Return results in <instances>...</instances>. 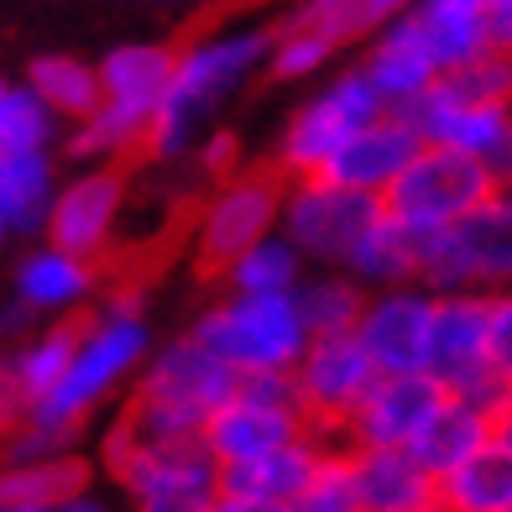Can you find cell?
Returning <instances> with one entry per match:
<instances>
[{
  "mask_svg": "<svg viewBox=\"0 0 512 512\" xmlns=\"http://www.w3.org/2000/svg\"><path fill=\"white\" fill-rule=\"evenodd\" d=\"M0 512H6V507H0Z\"/></svg>",
  "mask_w": 512,
  "mask_h": 512,
  "instance_id": "cell-49",
  "label": "cell"
},
{
  "mask_svg": "<svg viewBox=\"0 0 512 512\" xmlns=\"http://www.w3.org/2000/svg\"><path fill=\"white\" fill-rule=\"evenodd\" d=\"M27 84L63 115V121H84V115H95V105L105 100L100 63H84L74 53H42L27 68Z\"/></svg>",
  "mask_w": 512,
  "mask_h": 512,
  "instance_id": "cell-31",
  "label": "cell"
},
{
  "mask_svg": "<svg viewBox=\"0 0 512 512\" xmlns=\"http://www.w3.org/2000/svg\"><path fill=\"white\" fill-rule=\"evenodd\" d=\"M335 42L324 37V32H314V27H304V21H277V37H272V58H267V74L272 79H283V84H298V79H314V74H324V68L335 63Z\"/></svg>",
  "mask_w": 512,
  "mask_h": 512,
  "instance_id": "cell-34",
  "label": "cell"
},
{
  "mask_svg": "<svg viewBox=\"0 0 512 512\" xmlns=\"http://www.w3.org/2000/svg\"><path fill=\"white\" fill-rule=\"evenodd\" d=\"M0 95H6V79H0Z\"/></svg>",
  "mask_w": 512,
  "mask_h": 512,
  "instance_id": "cell-47",
  "label": "cell"
},
{
  "mask_svg": "<svg viewBox=\"0 0 512 512\" xmlns=\"http://www.w3.org/2000/svg\"><path fill=\"white\" fill-rule=\"evenodd\" d=\"M361 68H366V79L377 84L387 110H408L418 95H429V89L439 84V63L429 58V48L413 37V27L403 16L366 42Z\"/></svg>",
  "mask_w": 512,
  "mask_h": 512,
  "instance_id": "cell-22",
  "label": "cell"
},
{
  "mask_svg": "<svg viewBox=\"0 0 512 512\" xmlns=\"http://www.w3.org/2000/svg\"><path fill=\"white\" fill-rule=\"evenodd\" d=\"M53 194H58L53 152L0 147V215H6V225L16 230V236H42Z\"/></svg>",
  "mask_w": 512,
  "mask_h": 512,
  "instance_id": "cell-25",
  "label": "cell"
},
{
  "mask_svg": "<svg viewBox=\"0 0 512 512\" xmlns=\"http://www.w3.org/2000/svg\"><path fill=\"white\" fill-rule=\"evenodd\" d=\"M497 439H502V445L512 450V398L497 408Z\"/></svg>",
  "mask_w": 512,
  "mask_h": 512,
  "instance_id": "cell-43",
  "label": "cell"
},
{
  "mask_svg": "<svg viewBox=\"0 0 512 512\" xmlns=\"http://www.w3.org/2000/svg\"><path fill=\"white\" fill-rule=\"evenodd\" d=\"M194 335L236 371H293L314 340L298 293H225L194 319Z\"/></svg>",
  "mask_w": 512,
  "mask_h": 512,
  "instance_id": "cell-6",
  "label": "cell"
},
{
  "mask_svg": "<svg viewBox=\"0 0 512 512\" xmlns=\"http://www.w3.org/2000/svg\"><path fill=\"white\" fill-rule=\"evenodd\" d=\"M42 319L32 304H21V298H11V304H0V345H21L27 335H37L42 330Z\"/></svg>",
  "mask_w": 512,
  "mask_h": 512,
  "instance_id": "cell-39",
  "label": "cell"
},
{
  "mask_svg": "<svg viewBox=\"0 0 512 512\" xmlns=\"http://www.w3.org/2000/svg\"><path fill=\"white\" fill-rule=\"evenodd\" d=\"M100 460L126 492L131 512H209L220 486V460L204 439H152L121 413L100 439Z\"/></svg>",
  "mask_w": 512,
  "mask_h": 512,
  "instance_id": "cell-4",
  "label": "cell"
},
{
  "mask_svg": "<svg viewBox=\"0 0 512 512\" xmlns=\"http://www.w3.org/2000/svg\"><path fill=\"white\" fill-rule=\"evenodd\" d=\"M408 6L413 0H293L288 21L324 32L335 48H356V42H371L382 27H392Z\"/></svg>",
  "mask_w": 512,
  "mask_h": 512,
  "instance_id": "cell-30",
  "label": "cell"
},
{
  "mask_svg": "<svg viewBox=\"0 0 512 512\" xmlns=\"http://www.w3.org/2000/svg\"><path fill=\"white\" fill-rule=\"evenodd\" d=\"M387 105L377 95V84L366 79V68H340L335 79H324L314 95L288 115L283 136H277V152L272 162L283 168L288 178H304V173H324V162H330L351 136L377 121Z\"/></svg>",
  "mask_w": 512,
  "mask_h": 512,
  "instance_id": "cell-7",
  "label": "cell"
},
{
  "mask_svg": "<svg viewBox=\"0 0 512 512\" xmlns=\"http://www.w3.org/2000/svg\"><path fill=\"white\" fill-rule=\"evenodd\" d=\"M277 27L267 21H230V27L199 32L194 42H183L173 58V79L162 95L152 131H147V162H189L204 126L241 95V89L267 74Z\"/></svg>",
  "mask_w": 512,
  "mask_h": 512,
  "instance_id": "cell-2",
  "label": "cell"
},
{
  "mask_svg": "<svg viewBox=\"0 0 512 512\" xmlns=\"http://www.w3.org/2000/svg\"><path fill=\"white\" fill-rule=\"evenodd\" d=\"M445 398L450 387L429 371H382L361 398L356 418L345 424L340 445H413Z\"/></svg>",
  "mask_w": 512,
  "mask_h": 512,
  "instance_id": "cell-16",
  "label": "cell"
},
{
  "mask_svg": "<svg viewBox=\"0 0 512 512\" xmlns=\"http://www.w3.org/2000/svg\"><path fill=\"white\" fill-rule=\"evenodd\" d=\"M382 199L377 194H361V189H345V183L324 178V173H304V178H288V194H283V220L277 230L309 256L319 267H345V256L356 251V241L371 230V220L382 215Z\"/></svg>",
  "mask_w": 512,
  "mask_h": 512,
  "instance_id": "cell-12",
  "label": "cell"
},
{
  "mask_svg": "<svg viewBox=\"0 0 512 512\" xmlns=\"http://www.w3.org/2000/svg\"><path fill=\"white\" fill-rule=\"evenodd\" d=\"M507 392H512V377H507Z\"/></svg>",
  "mask_w": 512,
  "mask_h": 512,
  "instance_id": "cell-48",
  "label": "cell"
},
{
  "mask_svg": "<svg viewBox=\"0 0 512 512\" xmlns=\"http://www.w3.org/2000/svg\"><path fill=\"white\" fill-rule=\"evenodd\" d=\"M6 512H58V507H27V502H0Z\"/></svg>",
  "mask_w": 512,
  "mask_h": 512,
  "instance_id": "cell-44",
  "label": "cell"
},
{
  "mask_svg": "<svg viewBox=\"0 0 512 512\" xmlns=\"http://www.w3.org/2000/svg\"><path fill=\"white\" fill-rule=\"evenodd\" d=\"M492 189H497V173L481 157L445 147V142H424L418 157L392 178L382 204H387V215H398L413 230H445L460 215H471Z\"/></svg>",
  "mask_w": 512,
  "mask_h": 512,
  "instance_id": "cell-8",
  "label": "cell"
},
{
  "mask_svg": "<svg viewBox=\"0 0 512 512\" xmlns=\"http://www.w3.org/2000/svg\"><path fill=\"white\" fill-rule=\"evenodd\" d=\"M418 283L434 288V293L512 288V183H497V189L486 194L471 215H460L455 225L424 230Z\"/></svg>",
  "mask_w": 512,
  "mask_h": 512,
  "instance_id": "cell-5",
  "label": "cell"
},
{
  "mask_svg": "<svg viewBox=\"0 0 512 512\" xmlns=\"http://www.w3.org/2000/svg\"><path fill=\"white\" fill-rule=\"evenodd\" d=\"M283 194H288V173L277 168H241L220 178L209 199L194 215V256L199 267L220 272L230 256H241L251 241H262L283 220Z\"/></svg>",
  "mask_w": 512,
  "mask_h": 512,
  "instance_id": "cell-10",
  "label": "cell"
},
{
  "mask_svg": "<svg viewBox=\"0 0 512 512\" xmlns=\"http://www.w3.org/2000/svg\"><path fill=\"white\" fill-rule=\"evenodd\" d=\"M418 251H424V230L403 225L398 215L371 220V230L356 241V251L345 256V272L356 277L361 288H398V283H418Z\"/></svg>",
  "mask_w": 512,
  "mask_h": 512,
  "instance_id": "cell-27",
  "label": "cell"
},
{
  "mask_svg": "<svg viewBox=\"0 0 512 512\" xmlns=\"http://www.w3.org/2000/svg\"><path fill=\"white\" fill-rule=\"evenodd\" d=\"M126 209H131V173L121 162H79L74 178H58L42 236L53 246L105 262V251L126 225Z\"/></svg>",
  "mask_w": 512,
  "mask_h": 512,
  "instance_id": "cell-14",
  "label": "cell"
},
{
  "mask_svg": "<svg viewBox=\"0 0 512 512\" xmlns=\"http://www.w3.org/2000/svg\"><path fill=\"white\" fill-rule=\"evenodd\" d=\"M424 371L445 382L455 398H476L492 413L512 398L507 377L492 361V340H486V293H476V288L434 293V330H429Z\"/></svg>",
  "mask_w": 512,
  "mask_h": 512,
  "instance_id": "cell-11",
  "label": "cell"
},
{
  "mask_svg": "<svg viewBox=\"0 0 512 512\" xmlns=\"http://www.w3.org/2000/svg\"><path fill=\"white\" fill-rule=\"evenodd\" d=\"M314 424L298 408L293 371H241L230 403L204 424V445L220 465H236L251 455H267L288 439L309 434Z\"/></svg>",
  "mask_w": 512,
  "mask_h": 512,
  "instance_id": "cell-9",
  "label": "cell"
},
{
  "mask_svg": "<svg viewBox=\"0 0 512 512\" xmlns=\"http://www.w3.org/2000/svg\"><path fill=\"white\" fill-rule=\"evenodd\" d=\"M11 236H16V230H11V225H6V215H0V246H6V241H11Z\"/></svg>",
  "mask_w": 512,
  "mask_h": 512,
  "instance_id": "cell-45",
  "label": "cell"
},
{
  "mask_svg": "<svg viewBox=\"0 0 512 512\" xmlns=\"http://www.w3.org/2000/svg\"><path fill=\"white\" fill-rule=\"evenodd\" d=\"M455 95L465 100H497V105H512V53L502 48H486L481 58L450 68V74H439Z\"/></svg>",
  "mask_w": 512,
  "mask_h": 512,
  "instance_id": "cell-35",
  "label": "cell"
},
{
  "mask_svg": "<svg viewBox=\"0 0 512 512\" xmlns=\"http://www.w3.org/2000/svg\"><path fill=\"white\" fill-rule=\"evenodd\" d=\"M147 356H152V324L142 314V298L115 293L110 304H100L84 319L58 387L27 413V424H16L6 434V455L68 450L89 418L136 382V371L147 366Z\"/></svg>",
  "mask_w": 512,
  "mask_h": 512,
  "instance_id": "cell-1",
  "label": "cell"
},
{
  "mask_svg": "<svg viewBox=\"0 0 512 512\" xmlns=\"http://www.w3.org/2000/svg\"><path fill=\"white\" fill-rule=\"evenodd\" d=\"M209 512H298L293 502H272V497H251V492H220Z\"/></svg>",
  "mask_w": 512,
  "mask_h": 512,
  "instance_id": "cell-40",
  "label": "cell"
},
{
  "mask_svg": "<svg viewBox=\"0 0 512 512\" xmlns=\"http://www.w3.org/2000/svg\"><path fill=\"white\" fill-rule=\"evenodd\" d=\"M403 21L429 48L439 74H450V68L471 63L492 48V6L486 0H413Z\"/></svg>",
  "mask_w": 512,
  "mask_h": 512,
  "instance_id": "cell-21",
  "label": "cell"
},
{
  "mask_svg": "<svg viewBox=\"0 0 512 512\" xmlns=\"http://www.w3.org/2000/svg\"><path fill=\"white\" fill-rule=\"evenodd\" d=\"M492 439H497V413L486 403H476V398H455L450 392L408 450L424 460L434 476H445V471H455L460 460H471L481 445H492Z\"/></svg>",
  "mask_w": 512,
  "mask_h": 512,
  "instance_id": "cell-24",
  "label": "cell"
},
{
  "mask_svg": "<svg viewBox=\"0 0 512 512\" xmlns=\"http://www.w3.org/2000/svg\"><path fill=\"white\" fill-rule=\"evenodd\" d=\"M382 371L371 361V351L361 345L356 330H340V335H314L309 351L298 356L293 366V387H298V408L304 418L330 434V439H345V424L356 418L361 398L371 392Z\"/></svg>",
  "mask_w": 512,
  "mask_h": 512,
  "instance_id": "cell-13",
  "label": "cell"
},
{
  "mask_svg": "<svg viewBox=\"0 0 512 512\" xmlns=\"http://www.w3.org/2000/svg\"><path fill=\"white\" fill-rule=\"evenodd\" d=\"M361 512H413L439 502V476L408 445H345Z\"/></svg>",
  "mask_w": 512,
  "mask_h": 512,
  "instance_id": "cell-18",
  "label": "cell"
},
{
  "mask_svg": "<svg viewBox=\"0 0 512 512\" xmlns=\"http://www.w3.org/2000/svg\"><path fill=\"white\" fill-rule=\"evenodd\" d=\"M492 48H502V53H512V6H502V11H492Z\"/></svg>",
  "mask_w": 512,
  "mask_h": 512,
  "instance_id": "cell-41",
  "label": "cell"
},
{
  "mask_svg": "<svg viewBox=\"0 0 512 512\" xmlns=\"http://www.w3.org/2000/svg\"><path fill=\"white\" fill-rule=\"evenodd\" d=\"M413 512H445V507H439V502H429V507H413Z\"/></svg>",
  "mask_w": 512,
  "mask_h": 512,
  "instance_id": "cell-46",
  "label": "cell"
},
{
  "mask_svg": "<svg viewBox=\"0 0 512 512\" xmlns=\"http://www.w3.org/2000/svg\"><path fill=\"white\" fill-rule=\"evenodd\" d=\"M194 168L209 173V178H230V173H241V142L230 131H204L199 136V147H194Z\"/></svg>",
  "mask_w": 512,
  "mask_h": 512,
  "instance_id": "cell-38",
  "label": "cell"
},
{
  "mask_svg": "<svg viewBox=\"0 0 512 512\" xmlns=\"http://www.w3.org/2000/svg\"><path fill=\"white\" fill-rule=\"evenodd\" d=\"M58 136H63V115L32 84H6V95H0V147L53 152Z\"/></svg>",
  "mask_w": 512,
  "mask_h": 512,
  "instance_id": "cell-33",
  "label": "cell"
},
{
  "mask_svg": "<svg viewBox=\"0 0 512 512\" xmlns=\"http://www.w3.org/2000/svg\"><path fill=\"white\" fill-rule=\"evenodd\" d=\"M236 382L241 371L189 330L168 345H152L121 413L152 439H204V424L230 403Z\"/></svg>",
  "mask_w": 512,
  "mask_h": 512,
  "instance_id": "cell-3",
  "label": "cell"
},
{
  "mask_svg": "<svg viewBox=\"0 0 512 512\" xmlns=\"http://www.w3.org/2000/svg\"><path fill=\"white\" fill-rule=\"evenodd\" d=\"M95 465L74 450L48 455H6L0 465V502H27V507H63L68 497L89 492Z\"/></svg>",
  "mask_w": 512,
  "mask_h": 512,
  "instance_id": "cell-23",
  "label": "cell"
},
{
  "mask_svg": "<svg viewBox=\"0 0 512 512\" xmlns=\"http://www.w3.org/2000/svg\"><path fill=\"white\" fill-rule=\"evenodd\" d=\"M11 288L21 304H32L42 319H68L79 314L100 288V262L95 256H79L68 246H53L42 236V246H32L11 272Z\"/></svg>",
  "mask_w": 512,
  "mask_h": 512,
  "instance_id": "cell-19",
  "label": "cell"
},
{
  "mask_svg": "<svg viewBox=\"0 0 512 512\" xmlns=\"http://www.w3.org/2000/svg\"><path fill=\"white\" fill-rule=\"evenodd\" d=\"M173 58L178 48H168V42H121V48H110L100 58L105 100L157 115L162 95H168V79H173Z\"/></svg>",
  "mask_w": 512,
  "mask_h": 512,
  "instance_id": "cell-26",
  "label": "cell"
},
{
  "mask_svg": "<svg viewBox=\"0 0 512 512\" xmlns=\"http://www.w3.org/2000/svg\"><path fill=\"white\" fill-rule=\"evenodd\" d=\"M366 298H371V288H361L345 267H324L319 277H304V283H298V309H304L314 335L356 330Z\"/></svg>",
  "mask_w": 512,
  "mask_h": 512,
  "instance_id": "cell-32",
  "label": "cell"
},
{
  "mask_svg": "<svg viewBox=\"0 0 512 512\" xmlns=\"http://www.w3.org/2000/svg\"><path fill=\"white\" fill-rule=\"evenodd\" d=\"M298 512H361L356 507V486H351V460H345V445H335L324 455V465L314 471L309 492L298 497Z\"/></svg>",
  "mask_w": 512,
  "mask_h": 512,
  "instance_id": "cell-36",
  "label": "cell"
},
{
  "mask_svg": "<svg viewBox=\"0 0 512 512\" xmlns=\"http://www.w3.org/2000/svg\"><path fill=\"white\" fill-rule=\"evenodd\" d=\"M304 267H309V256L283 230H272V236L251 241L241 256H230L220 277H225V293H298Z\"/></svg>",
  "mask_w": 512,
  "mask_h": 512,
  "instance_id": "cell-29",
  "label": "cell"
},
{
  "mask_svg": "<svg viewBox=\"0 0 512 512\" xmlns=\"http://www.w3.org/2000/svg\"><path fill=\"white\" fill-rule=\"evenodd\" d=\"M439 507L445 512H512V450L502 439L481 445L471 460L439 476Z\"/></svg>",
  "mask_w": 512,
  "mask_h": 512,
  "instance_id": "cell-28",
  "label": "cell"
},
{
  "mask_svg": "<svg viewBox=\"0 0 512 512\" xmlns=\"http://www.w3.org/2000/svg\"><path fill=\"white\" fill-rule=\"evenodd\" d=\"M340 445V439L330 434H298L288 439V445H277L267 455H251V460H236V465H220V486L225 492H251V497H272V502H293L309 492L314 471L324 465V455H330Z\"/></svg>",
  "mask_w": 512,
  "mask_h": 512,
  "instance_id": "cell-20",
  "label": "cell"
},
{
  "mask_svg": "<svg viewBox=\"0 0 512 512\" xmlns=\"http://www.w3.org/2000/svg\"><path fill=\"white\" fill-rule=\"evenodd\" d=\"M429 330H434V288L398 283L377 288L361 309L356 335L371 351L377 371H424L429 366Z\"/></svg>",
  "mask_w": 512,
  "mask_h": 512,
  "instance_id": "cell-15",
  "label": "cell"
},
{
  "mask_svg": "<svg viewBox=\"0 0 512 512\" xmlns=\"http://www.w3.org/2000/svg\"><path fill=\"white\" fill-rule=\"evenodd\" d=\"M418 147H424V136H418V126L408 121V115L403 110H382L377 121H366L351 142L324 162V178L382 199L392 189V178L418 157Z\"/></svg>",
  "mask_w": 512,
  "mask_h": 512,
  "instance_id": "cell-17",
  "label": "cell"
},
{
  "mask_svg": "<svg viewBox=\"0 0 512 512\" xmlns=\"http://www.w3.org/2000/svg\"><path fill=\"white\" fill-rule=\"evenodd\" d=\"M58 512H110V507H105V502H100L95 492H79V497H68V502H63Z\"/></svg>",
  "mask_w": 512,
  "mask_h": 512,
  "instance_id": "cell-42",
  "label": "cell"
},
{
  "mask_svg": "<svg viewBox=\"0 0 512 512\" xmlns=\"http://www.w3.org/2000/svg\"><path fill=\"white\" fill-rule=\"evenodd\" d=\"M486 340H492V361L502 377H512V288L486 293Z\"/></svg>",
  "mask_w": 512,
  "mask_h": 512,
  "instance_id": "cell-37",
  "label": "cell"
}]
</instances>
